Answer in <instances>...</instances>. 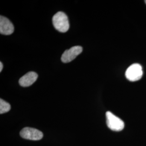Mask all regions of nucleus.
Returning <instances> with one entry per match:
<instances>
[{
	"mask_svg": "<svg viewBox=\"0 0 146 146\" xmlns=\"http://www.w3.org/2000/svg\"><path fill=\"white\" fill-rule=\"evenodd\" d=\"M20 135L25 139L37 141L42 139L43 135L42 132L35 128L26 127L21 130Z\"/></svg>",
	"mask_w": 146,
	"mask_h": 146,
	"instance_id": "4",
	"label": "nucleus"
},
{
	"mask_svg": "<svg viewBox=\"0 0 146 146\" xmlns=\"http://www.w3.org/2000/svg\"><path fill=\"white\" fill-rule=\"evenodd\" d=\"M14 31V27L8 19L3 16H0V33L9 35Z\"/></svg>",
	"mask_w": 146,
	"mask_h": 146,
	"instance_id": "6",
	"label": "nucleus"
},
{
	"mask_svg": "<svg viewBox=\"0 0 146 146\" xmlns=\"http://www.w3.org/2000/svg\"><path fill=\"white\" fill-rule=\"evenodd\" d=\"M145 3H146V1H145Z\"/></svg>",
	"mask_w": 146,
	"mask_h": 146,
	"instance_id": "10",
	"label": "nucleus"
},
{
	"mask_svg": "<svg viewBox=\"0 0 146 146\" xmlns=\"http://www.w3.org/2000/svg\"><path fill=\"white\" fill-rule=\"evenodd\" d=\"M143 75L142 68L138 63H134L127 68L125 72L126 78L129 81L134 82L141 79Z\"/></svg>",
	"mask_w": 146,
	"mask_h": 146,
	"instance_id": "3",
	"label": "nucleus"
},
{
	"mask_svg": "<svg viewBox=\"0 0 146 146\" xmlns=\"http://www.w3.org/2000/svg\"><path fill=\"white\" fill-rule=\"evenodd\" d=\"M2 69H3V64H2V63L0 62V72H1V71H2Z\"/></svg>",
	"mask_w": 146,
	"mask_h": 146,
	"instance_id": "9",
	"label": "nucleus"
},
{
	"mask_svg": "<svg viewBox=\"0 0 146 146\" xmlns=\"http://www.w3.org/2000/svg\"><path fill=\"white\" fill-rule=\"evenodd\" d=\"M11 109V106L9 103L1 99L0 100V114H2L9 111Z\"/></svg>",
	"mask_w": 146,
	"mask_h": 146,
	"instance_id": "8",
	"label": "nucleus"
},
{
	"mask_svg": "<svg viewBox=\"0 0 146 146\" xmlns=\"http://www.w3.org/2000/svg\"><path fill=\"white\" fill-rule=\"evenodd\" d=\"M83 49L81 46H74L66 50L63 53L61 61L63 63H69L74 60L78 55L82 52Z\"/></svg>",
	"mask_w": 146,
	"mask_h": 146,
	"instance_id": "5",
	"label": "nucleus"
},
{
	"mask_svg": "<svg viewBox=\"0 0 146 146\" xmlns=\"http://www.w3.org/2000/svg\"><path fill=\"white\" fill-rule=\"evenodd\" d=\"M38 75L35 72H28L20 78L19 84L22 87H29L36 81Z\"/></svg>",
	"mask_w": 146,
	"mask_h": 146,
	"instance_id": "7",
	"label": "nucleus"
},
{
	"mask_svg": "<svg viewBox=\"0 0 146 146\" xmlns=\"http://www.w3.org/2000/svg\"><path fill=\"white\" fill-rule=\"evenodd\" d=\"M52 23L55 28L60 32L66 33L69 28L68 17L65 13L59 11L52 17Z\"/></svg>",
	"mask_w": 146,
	"mask_h": 146,
	"instance_id": "1",
	"label": "nucleus"
},
{
	"mask_svg": "<svg viewBox=\"0 0 146 146\" xmlns=\"http://www.w3.org/2000/svg\"><path fill=\"white\" fill-rule=\"evenodd\" d=\"M106 115L107 125L110 129L115 131H120L123 129L124 122L119 117L109 111L106 113Z\"/></svg>",
	"mask_w": 146,
	"mask_h": 146,
	"instance_id": "2",
	"label": "nucleus"
}]
</instances>
